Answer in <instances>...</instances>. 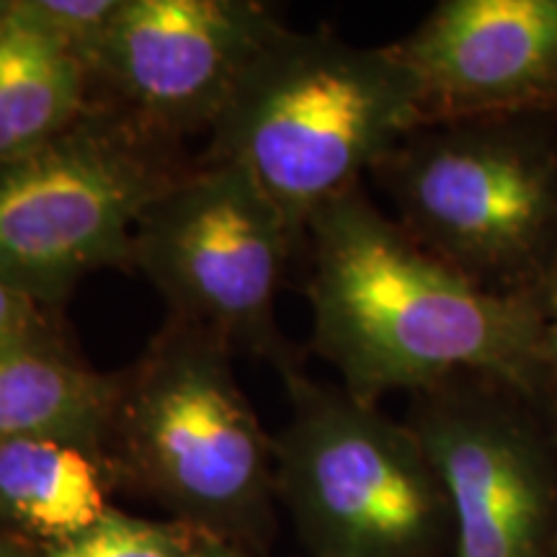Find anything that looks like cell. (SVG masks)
I'll use <instances>...</instances> for the list:
<instances>
[{"instance_id": "cell-2", "label": "cell", "mask_w": 557, "mask_h": 557, "mask_svg": "<svg viewBox=\"0 0 557 557\" xmlns=\"http://www.w3.org/2000/svg\"><path fill=\"white\" fill-rule=\"evenodd\" d=\"M423 127L421 90L393 47L282 29L218 120L207 163L259 184L297 235Z\"/></svg>"}, {"instance_id": "cell-3", "label": "cell", "mask_w": 557, "mask_h": 557, "mask_svg": "<svg viewBox=\"0 0 557 557\" xmlns=\"http://www.w3.org/2000/svg\"><path fill=\"white\" fill-rule=\"evenodd\" d=\"M406 233L493 292L557 259V116L423 124L374 169Z\"/></svg>"}, {"instance_id": "cell-18", "label": "cell", "mask_w": 557, "mask_h": 557, "mask_svg": "<svg viewBox=\"0 0 557 557\" xmlns=\"http://www.w3.org/2000/svg\"><path fill=\"white\" fill-rule=\"evenodd\" d=\"M197 557H240V555L235 553L233 547H227L225 542H220L218 537H207L201 542Z\"/></svg>"}, {"instance_id": "cell-5", "label": "cell", "mask_w": 557, "mask_h": 557, "mask_svg": "<svg viewBox=\"0 0 557 557\" xmlns=\"http://www.w3.org/2000/svg\"><path fill=\"white\" fill-rule=\"evenodd\" d=\"M227 351L178 325L120 385L114 416L152 491L218 540L259 524L274 487V438L235 385Z\"/></svg>"}, {"instance_id": "cell-4", "label": "cell", "mask_w": 557, "mask_h": 557, "mask_svg": "<svg viewBox=\"0 0 557 557\" xmlns=\"http://www.w3.org/2000/svg\"><path fill=\"white\" fill-rule=\"evenodd\" d=\"M284 382L289 421L274 438V487L310 555H451L447 496L416 431L295 364Z\"/></svg>"}, {"instance_id": "cell-1", "label": "cell", "mask_w": 557, "mask_h": 557, "mask_svg": "<svg viewBox=\"0 0 557 557\" xmlns=\"http://www.w3.org/2000/svg\"><path fill=\"white\" fill-rule=\"evenodd\" d=\"M312 346L367 406L459 377L537 400L540 295L493 292L442 261L354 186L312 214Z\"/></svg>"}, {"instance_id": "cell-8", "label": "cell", "mask_w": 557, "mask_h": 557, "mask_svg": "<svg viewBox=\"0 0 557 557\" xmlns=\"http://www.w3.org/2000/svg\"><path fill=\"white\" fill-rule=\"evenodd\" d=\"M408 426L449 504V557H557V418L498 380L413 395Z\"/></svg>"}, {"instance_id": "cell-14", "label": "cell", "mask_w": 557, "mask_h": 557, "mask_svg": "<svg viewBox=\"0 0 557 557\" xmlns=\"http://www.w3.org/2000/svg\"><path fill=\"white\" fill-rule=\"evenodd\" d=\"M201 545L181 527L109 511L81 534L50 547L47 557H197Z\"/></svg>"}, {"instance_id": "cell-16", "label": "cell", "mask_w": 557, "mask_h": 557, "mask_svg": "<svg viewBox=\"0 0 557 557\" xmlns=\"http://www.w3.org/2000/svg\"><path fill=\"white\" fill-rule=\"evenodd\" d=\"M34 299L0 278V357L18 351H52L45 344L47 323Z\"/></svg>"}, {"instance_id": "cell-15", "label": "cell", "mask_w": 557, "mask_h": 557, "mask_svg": "<svg viewBox=\"0 0 557 557\" xmlns=\"http://www.w3.org/2000/svg\"><path fill=\"white\" fill-rule=\"evenodd\" d=\"M122 0H16L13 9L70 47L90 70Z\"/></svg>"}, {"instance_id": "cell-7", "label": "cell", "mask_w": 557, "mask_h": 557, "mask_svg": "<svg viewBox=\"0 0 557 557\" xmlns=\"http://www.w3.org/2000/svg\"><path fill=\"white\" fill-rule=\"evenodd\" d=\"M135 135L78 122L0 163V278L54 302L90 271L129 261L137 222L171 184Z\"/></svg>"}, {"instance_id": "cell-11", "label": "cell", "mask_w": 557, "mask_h": 557, "mask_svg": "<svg viewBox=\"0 0 557 557\" xmlns=\"http://www.w3.org/2000/svg\"><path fill=\"white\" fill-rule=\"evenodd\" d=\"M90 70L9 3L0 18V163L81 122Z\"/></svg>"}, {"instance_id": "cell-10", "label": "cell", "mask_w": 557, "mask_h": 557, "mask_svg": "<svg viewBox=\"0 0 557 557\" xmlns=\"http://www.w3.org/2000/svg\"><path fill=\"white\" fill-rule=\"evenodd\" d=\"M393 52L423 124L557 116V0H442Z\"/></svg>"}, {"instance_id": "cell-9", "label": "cell", "mask_w": 557, "mask_h": 557, "mask_svg": "<svg viewBox=\"0 0 557 557\" xmlns=\"http://www.w3.org/2000/svg\"><path fill=\"white\" fill-rule=\"evenodd\" d=\"M282 29L253 0H122L90 73L145 122L212 127L250 62Z\"/></svg>"}, {"instance_id": "cell-20", "label": "cell", "mask_w": 557, "mask_h": 557, "mask_svg": "<svg viewBox=\"0 0 557 557\" xmlns=\"http://www.w3.org/2000/svg\"><path fill=\"white\" fill-rule=\"evenodd\" d=\"M5 11H9V3H0V18L5 16Z\"/></svg>"}, {"instance_id": "cell-13", "label": "cell", "mask_w": 557, "mask_h": 557, "mask_svg": "<svg viewBox=\"0 0 557 557\" xmlns=\"http://www.w3.org/2000/svg\"><path fill=\"white\" fill-rule=\"evenodd\" d=\"M0 508L52 545L75 537L109 511L88 447L60 438L0 444Z\"/></svg>"}, {"instance_id": "cell-19", "label": "cell", "mask_w": 557, "mask_h": 557, "mask_svg": "<svg viewBox=\"0 0 557 557\" xmlns=\"http://www.w3.org/2000/svg\"><path fill=\"white\" fill-rule=\"evenodd\" d=\"M0 557H24V555H21V549L13 547L11 542L0 540Z\"/></svg>"}, {"instance_id": "cell-6", "label": "cell", "mask_w": 557, "mask_h": 557, "mask_svg": "<svg viewBox=\"0 0 557 557\" xmlns=\"http://www.w3.org/2000/svg\"><path fill=\"white\" fill-rule=\"evenodd\" d=\"M297 238L248 173L207 163L150 201L129 261L165 297L178 325L287 369L276 292Z\"/></svg>"}, {"instance_id": "cell-17", "label": "cell", "mask_w": 557, "mask_h": 557, "mask_svg": "<svg viewBox=\"0 0 557 557\" xmlns=\"http://www.w3.org/2000/svg\"><path fill=\"white\" fill-rule=\"evenodd\" d=\"M540 346H537V400L557 418V259L540 284Z\"/></svg>"}, {"instance_id": "cell-12", "label": "cell", "mask_w": 557, "mask_h": 557, "mask_svg": "<svg viewBox=\"0 0 557 557\" xmlns=\"http://www.w3.org/2000/svg\"><path fill=\"white\" fill-rule=\"evenodd\" d=\"M116 403L120 382L54 351L0 357V444L60 438L90 449L114 423Z\"/></svg>"}]
</instances>
